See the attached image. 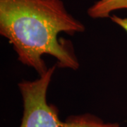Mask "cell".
<instances>
[{
	"instance_id": "obj_1",
	"label": "cell",
	"mask_w": 127,
	"mask_h": 127,
	"mask_svg": "<svg viewBox=\"0 0 127 127\" xmlns=\"http://www.w3.org/2000/svg\"><path fill=\"white\" fill-rule=\"evenodd\" d=\"M85 26L66 10L62 0H0V34L13 46L18 59L45 73L43 55L57 59L58 67L77 70L79 62L69 41L58 38L85 31Z\"/></svg>"
},
{
	"instance_id": "obj_2",
	"label": "cell",
	"mask_w": 127,
	"mask_h": 127,
	"mask_svg": "<svg viewBox=\"0 0 127 127\" xmlns=\"http://www.w3.org/2000/svg\"><path fill=\"white\" fill-rule=\"evenodd\" d=\"M34 81L18 83L23 102V118L20 127H120L117 123L104 122L91 114L69 117L65 122L59 117L58 109L47 101V93L56 66Z\"/></svg>"
},
{
	"instance_id": "obj_3",
	"label": "cell",
	"mask_w": 127,
	"mask_h": 127,
	"mask_svg": "<svg viewBox=\"0 0 127 127\" xmlns=\"http://www.w3.org/2000/svg\"><path fill=\"white\" fill-rule=\"evenodd\" d=\"M127 9V0H98L90 6L87 14L92 18H106L119 9Z\"/></svg>"
},
{
	"instance_id": "obj_4",
	"label": "cell",
	"mask_w": 127,
	"mask_h": 127,
	"mask_svg": "<svg viewBox=\"0 0 127 127\" xmlns=\"http://www.w3.org/2000/svg\"><path fill=\"white\" fill-rule=\"evenodd\" d=\"M109 18L112 20V21L118 25L119 26L122 28L123 29L127 32V17L122 18L116 15H112Z\"/></svg>"
}]
</instances>
